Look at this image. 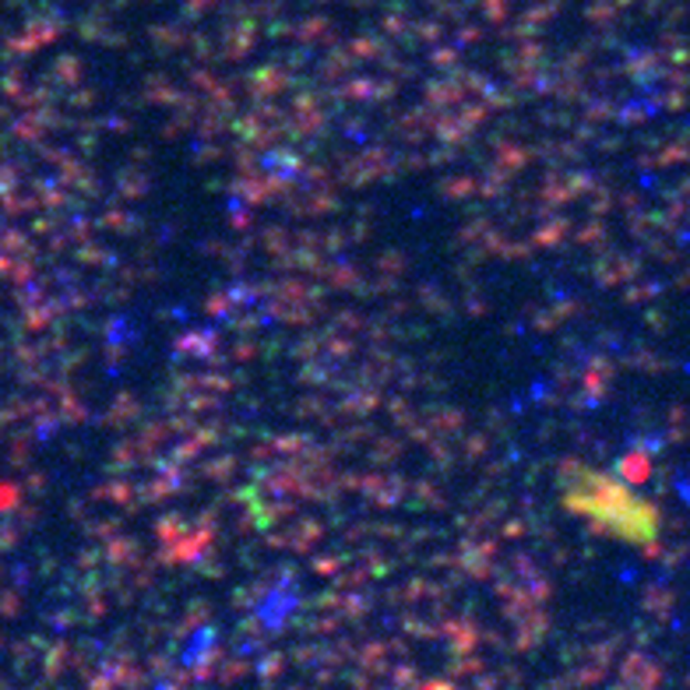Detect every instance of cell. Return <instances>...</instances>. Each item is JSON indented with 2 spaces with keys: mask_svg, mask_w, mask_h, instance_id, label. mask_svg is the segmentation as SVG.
Listing matches in <instances>:
<instances>
[{
  "mask_svg": "<svg viewBox=\"0 0 690 690\" xmlns=\"http://www.w3.org/2000/svg\"><path fill=\"white\" fill-rule=\"evenodd\" d=\"M564 504L578 518L609 532L624 543H652L659 536V507L645 501L635 486L609 476V472L570 468L564 486Z\"/></svg>",
  "mask_w": 690,
  "mask_h": 690,
  "instance_id": "cell-1",
  "label": "cell"
}]
</instances>
